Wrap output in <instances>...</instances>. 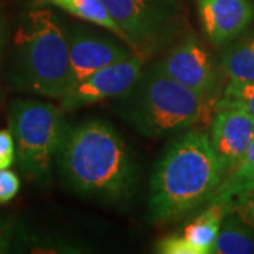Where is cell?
Masks as SVG:
<instances>
[{
  "mask_svg": "<svg viewBox=\"0 0 254 254\" xmlns=\"http://www.w3.org/2000/svg\"><path fill=\"white\" fill-rule=\"evenodd\" d=\"M55 164L66 187L86 198L126 200L136 188L130 148L113 127L98 119L64 126Z\"/></svg>",
  "mask_w": 254,
  "mask_h": 254,
  "instance_id": "6da1fadb",
  "label": "cell"
},
{
  "mask_svg": "<svg viewBox=\"0 0 254 254\" xmlns=\"http://www.w3.org/2000/svg\"><path fill=\"white\" fill-rule=\"evenodd\" d=\"M223 178L209 134L188 130L177 137L155 165L150 181V213L173 222L208 205Z\"/></svg>",
  "mask_w": 254,
  "mask_h": 254,
  "instance_id": "7a4b0ae2",
  "label": "cell"
},
{
  "mask_svg": "<svg viewBox=\"0 0 254 254\" xmlns=\"http://www.w3.org/2000/svg\"><path fill=\"white\" fill-rule=\"evenodd\" d=\"M9 82L18 91L61 99L71 88L68 33L50 7H34L18 24Z\"/></svg>",
  "mask_w": 254,
  "mask_h": 254,
  "instance_id": "3957f363",
  "label": "cell"
},
{
  "mask_svg": "<svg viewBox=\"0 0 254 254\" xmlns=\"http://www.w3.org/2000/svg\"><path fill=\"white\" fill-rule=\"evenodd\" d=\"M113 109L145 137L180 133L195 125L206 99L163 72L157 64L140 73L136 83L115 98Z\"/></svg>",
  "mask_w": 254,
  "mask_h": 254,
  "instance_id": "277c9868",
  "label": "cell"
},
{
  "mask_svg": "<svg viewBox=\"0 0 254 254\" xmlns=\"http://www.w3.org/2000/svg\"><path fill=\"white\" fill-rule=\"evenodd\" d=\"M64 126L63 110L53 103L33 99H16L10 103L9 127L16 143L18 168L40 187L51 182Z\"/></svg>",
  "mask_w": 254,
  "mask_h": 254,
  "instance_id": "5b68a950",
  "label": "cell"
},
{
  "mask_svg": "<svg viewBox=\"0 0 254 254\" xmlns=\"http://www.w3.org/2000/svg\"><path fill=\"white\" fill-rule=\"evenodd\" d=\"M125 34V43L145 60L180 36L185 20L178 0H103Z\"/></svg>",
  "mask_w": 254,
  "mask_h": 254,
  "instance_id": "8992f818",
  "label": "cell"
},
{
  "mask_svg": "<svg viewBox=\"0 0 254 254\" xmlns=\"http://www.w3.org/2000/svg\"><path fill=\"white\" fill-rule=\"evenodd\" d=\"M144 61V57L133 54L127 60L112 64L73 83L60 99L61 109L71 112L126 93L138 79Z\"/></svg>",
  "mask_w": 254,
  "mask_h": 254,
  "instance_id": "52a82bcc",
  "label": "cell"
},
{
  "mask_svg": "<svg viewBox=\"0 0 254 254\" xmlns=\"http://www.w3.org/2000/svg\"><path fill=\"white\" fill-rule=\"evenodd\" d=\"M157 66L203 99L208 100L216 91L218 73L212 57L190 33L174 44Z\"/></svg>",
  "mask_w": 254,
  "mask_h": 254,
  "instance_id": "ba28073f",
  "label": "cell"
},
{
  "mask_svg": "<svg viewBox=\"0 0 254 254\" xmlns=\"http://www.w3.org/2000/svg\"><path fill=\"white\" fill-rule=\"evenodd\" d=\"M110 34H103L85 26H73L69 30L71 86L93 72L134 54L123 40Z\"/></svg>",
  "mask_w": 254,
  "mask_h": 254,
  "instance_id": "9c48e42d",
  "label": "cell"
},
{
  "mask_svg": "<svg viewBox=\"0 0 254 254\" xmlns=\"http://www.w3.org/2000/svg\"><path fill=\"white\" fill-rule=\"evenodd\" d=\"M209 140L225 177L242 161L254 140V118L237 108L216 109Z\"/></svg>",
  "mask_w": 254,
  "mask_h": 254,
  "instance_id": "30bf717a",
  "label": "cell"
},
{
  "mask_svg": "<svg viewBox=\"0 0 254 254\" xmlns=\"http://www.w3.org/2000/svg\"><path fill=\"white\" fill-rule=\"evenodd\" d=\"M200 26L212 44L227 46L254 18L253 0H196Z\"/></svg>",
  "mask_w": 254,
  "mask_h": 254,
  "instance_id": "8fae6325",
  "label": "cell"
},
{
  "mask_svg": "<svg viewBox=\"0 0 254 254\" xmlns=\"http://www.w3.org/2000/svg\"><path fill=\"white\" fill-rule=\"evenodd\" d=\"M252 188H254V140L242 161L222 178L209 203L218 202L232 210Z\"/></svg>",
  "mask_w": 254,
  "mask_h": 254,
  "instance_id": "7c38bea8",
  "label": "cell"
},
{
  "mask_svg": "<svg viewBox=\"0 0 254 254\" xmlns=\"http://www.w3.org/2000/svg\"><path fill=\"white\" fill-rule=\"evenodd\" d=\"M227 212L229 210L225 205L212 202L185 226L182 230V236L192 246L195 254L212 253V247L218 237L222 220Z\"/></svg>",
  "mask_w": 254,
  "mask_h": 254,
  "instance_id": "4fadbf2b",
  "label": "cell"
},
{
  "mask_svg": "<svg viewBox=\"0 0 254 254\" xmlns=\"http://www.w3.org/2000/svg\"><path fill=\"white\" fill-rule=\"evenodd\" d=\"M34 7H55L86 23L96 24L125 41V34L110 16L103 0H34Z\"/></svg>",
  "mask_w": 254,
  "mask_h": 254,
  "instance_id": "5bb4252c",
  "label": "cell"
},
{
  "mask_svg": "<svg viewBox=\"0 0 254 254\" xmlns=\"http://www.w3.org/2000/svg\"><path fill=\"white\" fill-rule=\"evenodd\" d=\"M254 253V230L246 225L235 210H229L222 220L212 254Z\"/></svg>",
  "mask_w": 254,
  "mask_h": 254,
  "instance_id": "9a60e30c",
  "label": "cell"
},
{
  "mask_svg": "<svg viewBox=\"0 0 254 254\" xmlns=\"http://www.w3.org/2000/svg\"><path fill=\"white\" fill-rule=\"evenodd\" d=\"M220 66L233 81H254V30L227 44L220 57Z\"/></svg>",
  "mask_w": 254,
  "mask_h": 254,
  "instance_id": "2e32d148",
  "label": "cell"
},
{
  "mask_svg": "<svg viewBox=\"0 0 254 254\" xmlns=\"http://www.w3.org/2000/svg\"><path fill=\"white\" fill-rule=\"evenodd\" d=\"M220 108H237L254 118V81L230 79L222 98L216 102V109Z\"/></svg>",
  "mask_w": 254,
  "mask_h": 254,
  "instance_id": "e0dca14e",
  "label": "cell"
},
{
  "mask_svg": "<svg viewBox=\"0 0 254 254\" xmlns=\"http://www.w3.org/2000/svg\"><path fill=\"white\" fill-rule=\"evenodd\" d=\"M155 250L161 254H195L192 246L182 236V233H174L163 237L155 245Z\"/></svg>",
  "mask_w": 254,
  "mask_h": 254,
  "instance_id": "ac0fdd59",
  "label": "cell"
},
{
  "mask_svg": "<svg viewBox=\"0 0 254 254\" xmlns=\"http://www.w3.org/2000/svg\"><path fill=\"white\" fill-rule=\"evenodd\" d=\"M20 190V178L9 168L0 170V205H6Z\"/></svg>",
  "mask_w": 254,
  "mask_h": 254,
  "instance_id": "d6986e66",
  "label": "cell"
},
{
  "mask_svg": "<svg viewBox=\"0 0 254 254\" xmlns=\"http://www.w3.org/2000/svg\"><path fill=\"white\" fill-rule=\"evenodd\" d=\"M16 160V143L10 128L0 130V170L10 168Z\"/></svg>",
  "mask_w": 254,
  "mask_h": 254,
  "instance_id": "ffe728a7",
  "label": "cell"
},
{
  "mask_svg": "<svg viewBox=\"0 0 254 254\" xmlns=\"http://www.w3.org/2000/svg\"><path fill=\"white\" fill-rule=\"evenodd\" d=\"M232 210H235L246 225L254 230V188L249 190Z\"/></svg>",
  "mask_w": 254,
  "mask_h": 254,
  "instance_id": "44dd1931",
  "label": "cell"
},
{
  "mask_svg": "<svg viewBox=\"0 0 254 254\" xmlns=\"http://www.w3.org/2000/svg\"><path fill=\"white\" fill-rule=\"evenodd\" d=\"M14 222L7 216L0 215V254L9 253L14 239Z\"/></svg>",
  "mask_w": 254,
  "mask_h": 254,
  "instance_id": "7402d4cb",
  "label": "cell"
},
{
  "mask_svg": "<svg viewBox=\"0 0 254 254\" xmlns=\"http://www.w3.org/2000/svg\"><path fill=\"white\" fill-rule=\"evenodd\" d=\"M4 41H6V28H4V23L0 17V60H1V51L4 47Z\"/></svg>",
  "mask_w": 254,
  "mask_h": 254,
  "instance_id": "603a6c76",
  "label": "cell"
}]
</instances>
